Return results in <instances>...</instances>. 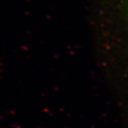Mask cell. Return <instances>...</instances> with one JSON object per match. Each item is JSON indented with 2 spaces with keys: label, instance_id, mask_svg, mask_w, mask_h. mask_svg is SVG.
<instances>
[]
</instances>
